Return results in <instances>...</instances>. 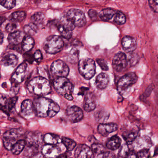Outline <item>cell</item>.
<instances>
[{
	"mask_svg": "<svg viewBox=\"0 0 158 158\" xmlns=\"http://www.w3.org/2000/svg\"><path fill=\"white\" fill-rule=\"evenodd\" d=\"M34 111L41 118H53L60 110L59 106L49 98L40 97L33 101Z\"/></svg>",
	"mask_w": 158,
	"mask_h": 158,
	"instance_id": "6da1fadb",
	"label": "cell"
},
{
	"mask_svg": "<svg viewBox=\"0 0 158 158\" xmlns=\"http://www.w3.org/2000/svg\"><path fill=\"white\" fill-rule=\"evenodd\" d=\"M27 88L31 93L39 96L46 95L51 91V85L49 81L42 77L32 79L28 83Z\"/></svg>",
	"mask_w": 158,
	"mask_h": 158,
	"instance_id": "7a4b0ae2",
	"label": "cell"
},
{
	"mask_svg": "<svg viewBox=\"0 0 158 158\" xmlns=\"http://www.w3.org/2000/svg\"><path fill=\"white\" fill-rule=\"evenodd\" d=\"M53 86L58 93L64 96L67 99H73L72 94L73 90V84L66 77H57L53 81Z\"/></svg>",
	"mask_w": 158,
	"mask_h": 158,
	"instance_id": "3957f363",
	"label": "cell"
},
{
	"mask_svg": "<svg viewBox=\"0 0 158 158\" xmlns=\"http://www.w3.org/2000/svg\"><path fill=\"white\" fill-rule=\"evenodd\" d=\"M64 41L61 37L52 35L46 38L44 43L43 48L46 52L49 54H56L63 49Z\"/></svg>",
	"mask_w": 158,
	"mask_h": 158,
	"instance_id": "277c9868",
	"label": "cell"
},
{
	"mask_svg": "<svg viewBox=\"0 0 158 158\" xmlns=\"http://www.w3.org/2000/svg\"><path fill=\"white\" fill-rule=\"evenodd\" d=\"M79 70L81 75L86 79L92 78L96 73L94 61L91 58H83L79 62Z\"/></svg>",
	"mask_w": 158,
	"mask_h": 158,
	"instance_id": "5b68a950",
	"label": "cell"
},
{
	"mask_svg": "<svg viewBox=\"0 0 158 158\" xmlns=\"http://www.w3.org/2000/svg\"><path fill=\"white\" fill-rule=\"evenodd\" d=\"M24 134L22 129H11L6 131L3 135L2 141L3 146L7 150H11L18 139Z\"/></svg>",
	"mask_w": 158,
	"mask_h": 158,
	"instance_id": "8992f818",
	"label": "cell"
},
{
	"mask_svg": "<svg viewBox=\"0 0 158 158\" xmlns=\"http://www.w3.org/2000/svg\"><path fill=\"white\" fill-rule=\"evenodd\" d=\"M66 19L75 27H81L85 26L86 23V17L84 13L79 9H70L68 11Z\"/></svg>",
	"mask_w": 158,
	"mask_h": 158,
	"instance_id": "52a82bcc",
	"label": "cell"
},
{
	"mask_svg": "<svg viewBox=\"0 0 158 158\" xmlns=\"http://www.w3.org/2000/svg\"><path fill=\"white\" fill-rule=\"evenodd\" d=\"M137 79V76L135 73L130 72L125 74L118 82L117 89L119 92L123 93L127 91L128 88L136 82Z\"/></svg>",
	"mask_w": 158,
	"mask_h": 158,
	"instance_id": "ba28073f",
	"label": "cell"
},
{
	"mask_svg": "<svg viewBox=\"0 0 158 158\" xmlns=\"http://www.w3.org/2000/svg\"><path fill=\"white\" fill-rule=\"evenodd\" d=\"M51 71L57 77H66L69 73V68L65 62L58 60L52 64Z\"/></svg>",
	"mask_w": 158,
	"mask_h": 158,
	"instance_id": "9c48e42d",
	"label": "cell"
},
{
	"mask_svg": "<svg viewBox=\"0 0 158 158\" xmlns=\"http://www.w3.org/2000/svg\"><path fill=\"white\" fill-rule=\"evenodd\" d=\"M128 60L125 54L119 52L114 56L112 62L113 68L117 72H121L126 69Z\"/></svg>",
	"mask_w": 158,
	"mask_h": 158,
	"instance_id": "30bf717a",
	"label": "cell"
},
{
	"mask_svg": "<svg viewBox=\"0 0 158 158\" xmlns=\"http://www.w3.org/2000/svg\"><path fill=\"white\" fill-rule=\"evenodd\" d=\"M66 115L68 119L72 123L80 121L83 116L82 110L77 106H72L68 108L66 111Z\"/></svg>",
	"mask_w": 158,
	"mask_h": 158,
	"instance_id": "8fae6325",
	"label": "cell"
},
{
	"mask_svg": "<svg viewBox=\"0 0 158 158\" xmlns=\"http://www.w3.org/2000/svg\"><path fill=\"white\" fill-rule=\"evenodd\" d=\"M75 26L66 19V20H63L58 25V29L60 34L63 38L66 39L71 38L72 34V31Z\"/></svg>",
	"mask_w": 158,
	"mask_h": 158,
	"instance_id": "7c38bea8",
	"label": "cell"
},
{
	"mask_svg": "<svg viewBox=\"0 0 158 158\" xmlns=\"http://www.w3.org/2000/svg\"><path fill=\"white\" fill-rule=\"evenodd\" d=\"M41 153L45 158H56L60 155L61 150L56 145L46 144L42 148Z\"/></svg>",
	"mask_w": 158,
	"mask_h": 158,
	"instance_id": "4fadbf2b",
	"label": "cell"
},
{
	"mask_svg": "<svg viewBox=\"0 0 158 158\" xmlns=\"http://www.w3.org/2000/svg\"><path fill=\"white\" fill-rule=\"evenodd\" d=\"M76 158H95L92 148L85 144H80L75 151Z\"/></svg>",
	"mask_w": 158,
	"mask_h": 158,
	"instance_id": "5bb4252c",
	"label": "cell"
},
{
	"mask_svg": "<svg viewBox=\"0 0 158 158\" xmlns=\"http://www.w3.org/2000/svg\"><path fill=\"white\" fill-rule=\"evenodd\" d=\"M27 65L22 63L19 65L12 75L11 80L15 84H19L24 81L26 77Z\"/></svg>",
	"mask_w": 158,
	"mask_h": 158,
	"instance_id": "9a60e30c",
	"label": "cell"
},
{
	"mask_svg": "<svg viewBox=\"0 0 158 158\" xmlns=\"http://www.w3.org/2000/svg\"><path fill=\"white\" fill-rule=\"evenodd\" d=\"M44 137L41 133L29 132L26 137L27 145H32L41 147Z\"/></svg>",
	"mask_w": 158,
	"mask_h": 158,
	"instance_id": "2e32d148",
	"label": "cell"
},
{
	"mask_svg": "<svg viewBox=\"0 0 158 158\" xmlns=\"http://www.w3.org/2000/svg\"><path fill=\"white\" fill-rule=\"evenodd\" d=\"M117 129L118 125L116 123H101L98 126L97 131L100 134L106 137L109 134L116 131Z\"/></svg>",
	"mask_w": 158,
	"mask_h": 158,
	"instance_id": "e0dca14e",
	"label": "cell"
},
{
	"mask_svg": "<svg viewBox=\"0 0 158 158\" xmlns=\"http://www.w3.org/2000/svg\"><path fill=\"white\" fill-rule=\"evenodd\" d=\"M122 44L123 50L127 52H134L137 47L136 40L130 36H126L123 37L122 41Z\"/></svg>",
	"mask_w": 158,
	"mask_h": 158,
	"instance_id": "ac0fdd59",
	"label": "cell"
},
{
	"mask_svg": "<svg viewBox=\"0 0 158 158\" xmlns=\"http://www.w3.org/2000/svg\"><path fill=\"white\" fill-rule=\"evenodd\" d=\"M109 77L106 73H102L99 74L95 81V85L98 89L103 90L106 88L109 83Z\"/></svg>",
	"mask_w": 158,
	"mask_h": 158,
	"instance_id": "d6986e66",
	"label": "cell"
},
{
	"mask_svg": "<svg viewBox=\"0 0 158 158\" xmlns=\"http://www.w3.org/2000/svg\"><path fill=\"white\" fill-rule=\"evenodd\" d=\"M34 111L33 102L30 99H26L23 101L21 106V111L24 116H30Z\"/></svg>",
	"mask_w": 158,
	"mask_h": 158,
	"instance_id": "ffe728a7",
	"label": "cell"
},
{
	"mask_svg": "<svg viewBox=\"0 0 158 158\" xmlns=\"http://www.w3.org/2000/svg\"><path fill=\"white\" fill-rule=\"evenodd\" d=\"M96 107V102L95 100L93 95L91 93H88L86 95L84 98L83 108L87 112L92 111Z\"/></svg>",
	"mask_w": 158,
	"mask_h": 158,
	"instance_id": "44dd1931",
	"label": "cell"
},
{
	"mask_svg": "<svg viewBox=\"0 0 158 158\" xmlns=\"http://www.w3.org/2000/svg\"><path fill=\"white\" fill-rule=\"evenodd\" d=\"M25 37L24 32L17 31L9 34L8 37V42L11 45H17L22 42Z\"/></svg>",
	"mask_w": 158,
	"mask_h": 158,
	"instance_id": "7402d4cb",
	"label": "cell"
},
{
	"mask_svg": "<svg viewBox=\"0 0 158 158\" xmlns=\"http://www.w3.org/2000/svg\"><path fill=\"white\" fill-rule=\"evenodd\" d=\"M122 140L117 135H114L108 140L106 147L111 150H116L120 147Z\"/></svg>",
	"mask_w": 158,
	"mask_h": 158,
	"instance_id": "603a6c76",
	"label": "cell"
},
{
	"mask_svg": "<svg viewBox=\"0 0 158 158\" xmlns=\"http://www.w3.org/2000/svg\"><path fill=\"white\" fill-rule=\"evenodd\" d=\"M138 131L135 129L127 131L122 134V137L128 144L133 143L138 136Z\"/></svg>",
	"mask_w": 158,
	"mask_h": 158,
	"instance_id": "cb8c5ba5",
	"label": "cell"
},
{
	"mask_svg": "<svg viewBox=\"0 0 158 158\" xmlns=\"http://www.w3.org/2000/svg\"><path fill=\"white\" fill-rule=\"evenodd\" d=\"M2 64L5 66H15L18 62V58L14 54H7L2 59Z\"/></svg>",
	"mask_w": 158,
	"mask_h": 158,
	"instance_id": "d4e9b609",
	"label": "cell"
},
{
	"mask_svg": "<svg viewBox=\"0 0 158 158\" xmlns=\"http://www.w3.org/2000/svg\"><path fill=\"white\" fill-rule=\"evenodd\" d=\"M44 141L46 144L56 145L61 143L62 139L57 135L47 133L44 136Z\"/></svg>",
	"mask_w": 158,
	"mask_h": 158,
	"instance_id": "484cf974",
	"label": "cell"
},
{
	"mask_svg": "<svg viewBox=\"0 0 158 158\" xmlns=\"http://www.w3.org/2000/svg\"><path fill=\"white\" fill-rule=\"evenodd\" d=\"M109 113L105 110L99 109L94 113V118L96 121L101 123H104L108 119Z\"/></svg>",
	"mask_w": 158,
	"mask_h": 158,
	"instance_id": "4316f807",
	"label": "cell"
},
{
	"mask_svg": "<svg viewBox=\"0 0 158 158\" xmlns=\"http://www.w3.org/2000/svg\"><path fill=\"white\" fill-rule=\"evenodd\" d=\"M34 41L30 36H25L22 42V48L26 52L30 51L34 47Z\"/></svg>",
	"mask_w": 158,
	"mask_h": 158,
	"instance_id": "83f0119b",
	"label": "cell"
},
{
	"mask_svg": "<svg viewBox=\"0 0 158 158\" xmlns=\"http://www.w3.org/2000/svg\"><path fill=\"white\" fill-rule=\"evenodd\" d=\"M116 13V12L111 8H106L100 12L99 17L103 21H109L115 16Z\"/></svg>",
	"mask_w": 158,
	"mask_h": 158,
	"instance_id": "f1b7e54d",
	"label": "cell"
},
{
	"mask_svg": "<svg viewBox=\"0 0 158 158\" xmlns=\"http://www.w3.org/2000/svg\"><path fill=\"white\" fill-rule=\"evenodd\" d=\"M27 144L26 141L18 140L11 148V152L15 155H19L21 153Z\"/></svg>",
	"mask_w": 158,
	"mask_h": 158,
	"instance_id": "f546056e",
	"label": "cell"
},
{
	"mask_svg": "<svg viewBox=\"0 0 158 158\" xmlns=\"http://www.w3.org/2000/svg\"><path fill=\"white\" fill-rule=\"evenodd\" d=\"M40 147L32 145H27L24 150V154L26 156L32 157L39 153Z\"/></svg>",
	"mask_w": 158,
	"mask_h": 158,
	"instance_id": "4dcf8cb0",
	"label": "cell"
},
{
	"mask_svg": "<svg viewBox=\"0 0 158 158\" xmlns=\"http://www.w3.org/2000/svg\"><path fill=\"white\" fill-rule=\"evenodd\" d=\"M79 50L75 47H74L70 52L67 57V60L69 62L72 64L77 63L79 61Z\"/></svg>",
	"mask_w": 158,
	"mask_h": 158,
	"instance_id": "1f68e13d",
	"label": "cell"
},
{
	"mask_svg": "<svg viewBox=\"0 0 158 158\" xmlns=\"http://www.w3.org/2000/svg\"><path fill=\"white\" fill-rule=\"evenodd\" d=\"M45 19L44 14L42 12L35 13L31 17L32 23L36 26H40L43 23Z\"/></svg>",
	"mask_w": 158,
	"mask_h": 158,
	"instance_id": "d6a6232c",
	"label": "cell"
},
{
	"mask_svg": "<svg viewBox=\"0 0 158 158\" xmlns=\"http://www.w3.org/2000/svg\"><path fill=\"white\" fill-rule=\"evenodd\" d=\"M62 142L68 151L73 150L77 145L75 141L67 137H63L62 139Z\"/></svg>",
	"mask_w": 158,
	"mask_h": 158,
	"instance_id": "836d02e7",
	"label": "cell"
},
{
	"mask_svg": "<svg viewBox=\"0 0 158 158\" xmlns=\"http://www.w3.org/2000/svg\"><path fill=\"white\" fill-rule=\"evenodd\" d=\"M24 32L28 36H32L37 33L38 31L37 26L33 23H29L26 25L24 28Z\"/></svg>",
	"mask_w": 158,
	"mask_h": 158,
	"instance_id": "e575fe53",
	"label": "cell"
},
{
	"mask_svg": "<svg viewBox=\"0 0 158 158\" xmlns=\"http://www.w3.org/2000/svg\"><path fill=\"white\" fill-rule=\"evenodd\" d=\"M114 21L118 25H123L126 22V18L125 15L122 12L117 11L114 16Z\"/></svg>",
	"mask_w": 158,
	"mask_h": 158,
	"instance_id": "d590c367",
	"label": "cell"
},
{
	"mask_svg": "<svg viewBox=\"0 0 158 158\" xmlns=\"http://www.w3.org/2000/svg\"><path fill=\"white\" fill-rule=\"evenodd\" d=\"M26 14L23 11L14 12L11 15V19L15 22H21L26 17Z\"/></svg>",
	"mask_w": 158,
	"mask_h": 158,
	"instance_id": "8d00e7d4",
	"label": "cell"
},
{
	"mask_svg": "<svg viewBox=\"0 0 158 158\" xmlns=\"http://www.w3.org/2000/svg\"><path fill=\"white\" fill-rule=\"evenodd\" d=\"M92 149L94 154L99 155L104 154L105 148L103 145L101 144L94 143L92 145Z\"/></svg>",
	"mask_w": 158,
	"mask_h": 158,
	"instance_id": "74e56055",
	"label": "cell"
},
{
	"mask_svg": "<svg viewBox=\"0 0 158 158\" xmlns=\"http://www.w3.org/2000/svg\"><path fill=\"white\" fill-rule=\"evenodd\" d=\"M1 5L6 9L14 8L16 5V0H0Z\"/></svg>",
	"mask_w": 158,
	"mask_h": 158,
	"instance_id": "f35d334b",
	"label": "cell"
},
{
	"mask_svg": "<svg viewBox=\"0 0 158 158\" xmlns=\"http://www.w3.org/2000/svg\"><path fill=\"white\" fill-rule=\"evenodd\" d=\"M17 100V97H16L8 99L6 103V109L8 111H10L11 110L13 109L15 106Z\"/></svg>",
	"mask_w": 158,
	"mask_h": 158,
	"instance_id": "ab89813d",
	"label": "cell"
},
{
	"mask_svg": "<svg viewBox=\"0 0 158 158\" xmlns=\"http://www.w3.org/2000/svg\"><path fill=\"white\" fill-rule=\"evenodd\" d=\"M18 26L15 21H12L9 22L7 24L6 27V31L10 32V33H13L17 31Z\"/></svg>",
	"mask_w": 158,
	"mask_h": 158,
	"instance_id": "60d3db41",
	"label": "cell"
},
{
	"mask_svg": "<svg viewBox=\"0 0 158 158\" xmlns=\"http://www.w3.org/2000/svg\"><path fill=\"white\" fill-rule=\"evenodd\" d=\"M137 155L138 158H149L150 154L148 148H143L140 150Z\"/></svg>",
	"mask_w": 158,
	"mask_h": 158,
	"instance_id": "b9f144b4",
	"label": "cell"
},
{
	"mask_svg": "<svg viewBox=\"0 0 158 158\" xmlns=\"http://www.w3.org/2000/svg\"><path fill=\"white\" fill-rule=\"evenodd\" d=\"M96 62L103 70L107 71L108 70L109 68L107 64L104 59H100V58L97 59H96Z\"/></svg>",
	"mask_w": 158,
	"mask_h": 158,
	"instance_id": "7bdbcfd3",
	"label": "cell"
},
{
	"mask_svg": "<svg viewBox=\"0 0 158 158\" xmlns=\"http://www.w3.org/2000/svg\"><path fill=\"white\" fill-rule=\"evenodd\" d=\"M151 8L155 12L158 13V0H148Z\"/></svg>",
	"mask_w": 158,
	"mask_h": 158,
	"instance_id": "ee69618b",
	"label": "cell"
},
{
	"mask_svg": "<svg viewBox=\"0 0 158 158\" xmlns=\"http://www.w3.org/2000/svg\"><path fill=\"white\" fill-rule=\"evenodd\" d=\"M33 57H34V59H35V61L37 63H40L42 59V55L41 51L40 50H37L34 52Z\"/></svg>",
	"mask_w": 158,
	"mask_h": 158,
	"instance_id": "f6af8a7d",
	"label": "cell"
},
{
	"mask_svg": "<svg viewBox=\"0 0 158 158\" xmlns=\"http://www.w3.org/2000/svg\"><path fill=\"white\" fill-rule=\"evenodd\" d=\"M88 15L92 20H96L97 19V13L93 9H90L88 12Z\"/></svg>",
	"mask_w": 158,
	"mask_h": 158,
	"instance_id": "bcb514c9",
	"label": "cell"
},
{
	"mask_svg": "<svg viewBox=\"0 0 158 158\" xmlns=\"http://www.w3.org/2000/svg\"><path fill=\"white\" fill-rule=\"evenodd\" d=\"M125 158H138V155L134 150H129Z\"/></svg>",
	"mask_w": 158,
	"mask_h": 158,
	"instance_id": "7dc6e473",
	"label": "cell"
},
{
	"mask_svg": "<svg viewBox=\"0 0 158 158\" xmlns=\"http://www.w3.org/2000/svg\"><path fill=\"white\" fill-rule=\"evenodd\" d=\"M103 158H116V156L113 152L107 151L103 154Z\"/></svg>",
	"mask_w": 158,
	"mask_h": 158,
	"instance_id": "c3c4849f",
	"label": "cell"
},
{
	"mask_svg": "<svg viewBox=\"0 0 158 158\" xmlns=\"http://www.w3.org/2000/svg\"><path fill=\"white\" fill-rule=\"evenodd\" d=\"M57 158H67V154L66 153L61 154V155H59Z\"/></svg>",
	"mask_w": 158,
	"mask_h": 158,
	"instance_id": "681fc988",
	"label": "cell"
},
{
	"mask_svg": "<svg viewBox=\"0 0 158 158\" xmlns=\"http://www.w3.org/2000/svg\"><path fill=\"white\" fill-rule=\"evenodd\" d=\"M158 156V145L155 148V156Z\"/></svg>",
	"mask_w": 158,
	"mask_h": 158,
	"instance_id": "f907efd6",
	"label": "cell"
},
{
	"mask_svg": "<svg viewBox=\"0 0 158 158\" xmlns=\"http://www.w3.org/2000/svg\"><path fill=\"white\" fill-rule=\"evenodd\" d=\"M4 39V35L3 34L2 32L1 31V43H2L3 40Z\"/></svg>",
	"mask_w": 158,
	"mask_h": 158,
	"instance_id": "816d5d0a",
	"label": "cell"
},
{
	"mask_svg": "<svg viewBox=\"0 0 158 158\" xmlns=\"http://www.w3.org/2000/svg\"><path fill=\"white\" fill-rule=\"evenodd\" d=\"M30 158H32V157H30Z\"/></svg>",
	"mask_w": 158,
	"mask_h": 158,
	"instance_id": "f5cc1de1",
	"label": "cell"
}]
</instances>
